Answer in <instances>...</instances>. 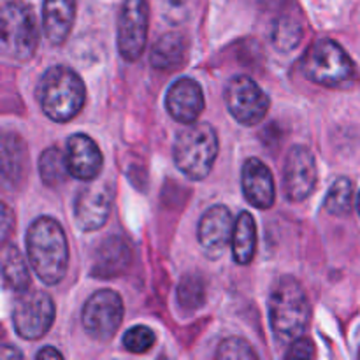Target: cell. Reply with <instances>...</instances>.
<instances>
[{
    "mask_svg": "<svg viewBox=\"0 0 360 360\" xmlns=\"http://www.w3.org/2000/svg\"><path fill=\"white\" fill-rule=\"evenodd\" d=\"M27 257L42 283L56 285L63 280L69 266V245L55 218L41 217L32 221L27 232Z\"/></svg>",
    "mask_w": 360,
    "mask_h": 360,
    "instance_id": "1",
    "label": "cell"
},
{
    "mask_svg": "<svg viewBox=\"0 0 360 360\" xmlns=\"http://www.w3.org/2000/svg\"><path fill=\"white\" fill-rule=\"evenodd\" d=\"M37 101L42 112L58 123L70 122L83 109L86 88L83 79L65 65H53L37 84Z\"/></svg>",
    "mask_w": 360,
    "mask_h": 360,
    "instance_id": "2",
    "label": "cell"
},
{
    "mask_svg": "<svg viewBox=\"0 0 360 360\" xmlns=\"http://www.w3.org/2000/svg\"><path fill=\"white\" fill-rule=\"evenodd\" d=\"M269 319L274 340L288 345L302 338L309 323V301L304 288L295 278L278 281L269 297Z\"/></svg>",
    "mask_w": 360,
    "mask_h": 360,
    "instance_id": "3",
    "label": "cell"
},
{
    "mask_svg": "<svg viewBox=\"0 0 360 360\" xmlns=\"http://www.w3.org/2000/svg\"><path fill=\"white\" fill-rule=\"evenodd\" d=\"M39 44V27L34 9L21 0H9L2 7L0 51L11 63H25L34 56Z\"/></svg>",
    "mask_w": 360,
    "mask_h": 360,
    "instance_id": "4",
    "label": "cell"
},
{
    "mask_svg": "<svg viewBox=\"0 0 360 360\" xmlns=\"http://www.w3.org/2000/svg\"><path fill=\"white\" fill-rule=\"evenodd\" d=\"M176 167L193 181L206 178L218 157V136L207 123H190L176 136L172 150Z\"/></svg>",
    "mask_w": 360,
    "mask_h": 360,
    "instance_id": "5",
    "label": "cell"
},
{
    "mask_svg": "<svg viewBox=\"0 0 360 360\" xmlns=\"http://www.w3.org/2000/svg\"><path fill=\"white\" fill-rule=\"evenodd\" d=\"M302 72L309 81L326 88L350 86L357 79L354 60L333 39L313 42L302 58Z\"/></svg>",
    "mask_w": 360,
    "mask_h": 360,
    "instance_id": "6",
    "label": "cell"
},
{
    "mask_svg": "<svg viewBox=\"0 0 360 360\" xmlns=\"http://www.w3.org/2000/svg\"><path fill=\"white\" fill-rule=\"evenodd\" d=\"M55 320L53 299L42 290H27L20 294L13 311V326L23 340H41L51 329Z\"/></svg>",
    "mask_w": 360,
    "mask_h": 360,
    "instance_id": "7",
    "label": "cell"
},
{
    "mask_svg": "<svg viewBox=\"0 0 360 360\" xmlns=\"http://www.w3.org/2000/svg\"><path fill=\"white\" fill-rule=\"evenodd\" d=\"M81 322L90 338L97 341L111 340L123 322V301L115 290L95 292L84 302Z\"/></svg>",
    "mask_w": 360,
    "mask_h": 360,
    "instance_id": "8",
    "label": "cell"
},
{
    "mask_svg": "<svg viewBox=\"0 0 360 360\" xmlns=\"http://www.w3.org/2000/svg\"><path fill=\"white\" fill-rule=\"evenodd\" d=\"M225 104L231 115L246 127L260 123L269 111V97L250 76H234L229 81Z\"/></svg>",
    "mask_w": 360,
    "mask_h": 360,
    "instance_id": "9",
    "label": "cell"
},
{
    "mask_svg": "<svg viewBox=\"0 0 360 360\" xmlns=\"http://www.w3.org/2000/svg\"><path fill=\"white\" fill-rule=\"evenodd\" d=\"M150 23L148 0H123L118 16V49L129 62H136L144 53Z\"/></svg>",
    "mask_w": 360,
    "mask_h": 360,
    "instance_id": "10",
    "label": "cell"
},
{
    "mask_svg": "<svg viewBox=\"0 0 360 360\" xmlns=\"http://www.w3.org/2000/svg\"><path fill=\"white\" fill-rule=\"evenodd\" d=\"M319 169L309 148L297 144L287 155L283 169V192L290 202H302L316 188Z\"/></svg>",
    "mask_w": 360,
    "mask_h": 360,
    "instance_id": "11",
    "label": "cell"
},
{
    "mask_svg": "<svg viewBox=\"0 0 360 360\" xmlns=\"http://www.w3.org/2000/svg\"><path fill=\"white\" fill-rule=\"evenodd\" d=\"M234 218L229 207L213 206L202 214L197 227L200 248L210 259H220L234 234Z\"/></svg>",
    "mask_w": 360,
    "mask_h": 360,
    "instance_id": "12",
    "label": "cell"
},
{
    "mask_svg": "<svg viewBox=\"0 0 360 360\" xmlns=\"http://www.w3.org/2000/svg\"><path fill=\"white\" fill-rule=\"evenodd\" d=\"M112 192L108 185H90L79 190L74 202V220L79 231L91 232L104 227L111 213Z\"/></svg>",
    "mask_w": 360,
    "mask_h": 360,
    "instance_id": "13",
    "label": "cell"
},
{
    "mask_svg": "<svg viewBox=\"0 0 360 360\" xmlns=\"http://www.w3.org/2000/svg\"><path fill=\"white\" fill-rule=\"evenodd\" d=\"M165 108L176 122L185 125L195 123L204 109L202 88L192 77L176 79L165 95Z\"/></svg>",
    "mask_w": 360,
    "mask_h": 360,
    "instance_id": "14",
    "label": "cell"
},
{
    "mask_svg": "<svg viewBox=\"0 0 360 360\" xmlns=\"http://www.w3.org/2000/svg\"><path fill=\"white\" fill-rule=\"evenodd\" d=\"M67 160L70 176L79 181H94L102 171L104 157L97 143L86 134H74L67 139Z\"/></svg>",
    "mask_w": 360,
    "mask_h": 360,
    "instance_id": "15",
    "label": "cell"
},
{
    "mask_svg": "<svg viewBox=\"0 0 360 360\" xmlns=\"http://www.w3.org/2000/svg\"><path fill=\"white\" fill-rule=\"evenodd\" d=\"M241 176L246 200L259 210H269L276 199L271 169L260 158H248L243 165Z\"/></svg>",
    "mask_w": 360,
    "mask_h": 360,
    "instance_id": "16",
    "label": "cell"
},
{
    "mask_svg": "<svg viewBox=\"0 0 360 360\" xmlns=\"http://www.w3.org/2000/svg\"><path fill=\"white\" fill-rule=\"evenodd\" d=\"M130 262H132V252L125 239L111 236L98 245L94 257L91 274L102 280L118 278L129 269Z\"/></svg>",
    "mask_w": 360,
    "mask_h": 360,
    "instance_id": "17",
    "label": "cell"
},
{
    "mask_svg": "<svg viewBox=\"0 0 360 360\" xmlns=\"http://www.w3.org/2000/svg\"><path fill=\"white\" fill-rule=\"evenodd\" d=\"M76 20V0H44L42 28L51 44H63Z\"/></svg>",
    "mask_w": 360,
    "mask_h": 360,
    "instance_id": "18",
    "label": "cell"
},
{
    "mask_svg": "<svg viewBox=\"0 0 360 360\" xmlns=\"http://www.w3.org/2000/svg\"><path fill=\"white\" fill-rule=\"evenodd\" d=\"M28 153L18 134L7 132L2 137V179L6 188H14L25 179Z\"/></svg>",
    "mask_w": 360,
    "mask_h": 360,
    "instance_id": "19",
    "label": "cell"
},
{
    "mask_svg": "<svg viewBox=\"0 0 360 360\" xmlns=\"http://www.w3.org/2000/svg\"><path fill=\"white\" fill-rule=\"evenodd\" d=\"M186 60V41L181 34H164L151 49V65L160 70H176Z\"/></svg>",
    "mask_w": 360,
    "mask_h": 360,
    "instance_id": "20",
    "label": "cell"
},
{
    "mask_svg": "<svg viewBox=\"0 0 360 360\" xmlns=\"http://www.w3.org/2000/svg\"><path fill=\"white\" fill-rule=\"evenodd\" d=\"M257 252V225L248 211L239 213L232 234V255L241 266L252 264Z\"/></svg>",
    "mask_w": 360,
    "mask_h": 360,
    "instance_id": "21",
    "label": "cell"
},
{
    "mask_svg": "<svg viewBox=\"0 0 360 360\" xmlns=\"http://www.w3.org/2000/svg\"><path fill=\"white\" fill-rule=\"evenodd\" d=\"M2 276L4 285L16 294H23L30 287V271L25 257L16 245H9L2 253Z\"/></svg>",
    "mask_w": 360,
    "mask_h": 360,
    "instance_id": "22",
    "label": "cell"
},
{
    "mask_svg": "<svg viewBox=\"0 0 360 360\" xmlns=\"http://www.w3.org/2000/svg\"><path fill=\"white\" fill-rule=\"evenodd\" d=\"M39 174H41L44 185L51 186V188L63 185L70 176L67 153H63L60 148H48L39 158Z\"/></svg>",
    "mask_w": 360,
    "mask_h": 360,
    "instance_id": "23",
    "label": "cell"
},
{
    "mask_svg": "<svg viewBox=\"0 0 360 360\" xmlns=\"http://www.w3.org/2000/svg\"><path fill=\"white\" fill-rule=\"evenodd\" d=\"M354 183L348 178H338L329 188L323 207L333 217H347L354 207Z\"/></svg>",
    "mask_w": 360,
    "mask_h": 360,
    "instance_id": "24",
    "label": "cell"
},
{
    "mask_svg": "<svg viewBox=\"0 0 360 360\" xmlns=\"http://www.w3.org/2000/svg\"><path fill=\"white\" fill-rule=\"evenodd\" d=\"M206 301V285L199 274H186L178 287V302L185 309H197Z\"/></svg>",
    "mask_w": 360,
    "mask_h": 360,
    "instance_id": "25",
    "label": "cell"
},
{
    "mask_svg": "<svg viewBox=\"0 0 360 360\" xmlns=\"http://www.w3.org/2000/svg\"><path fill=\"white\" fill-rule=\"evenodd\" d=\"M302 39V28L294 18H281L273 30V42L281 51H290L297 48Z\"/></svg>",
    "mask_w": 360,
    "mask_h": 360,
    "instance_id": "26",
    "label": "cell"
},
{
    "mask_svg": "<svg viewBox=\"0 0 360 360\" xmlns=\"http://www.w3.org/2000/svg\"><path fill=\"white\" fill-rule=\"evenodd\" d=\"M155 345V333L146 326L130 327L123 336V348L130 354H144Z\"/></svg>",
    "mask_w": 360,
    "mask_h": 360,
    "instance_id": "27",
    "label": "cell"
},
{
    "mask_svg": "<svg viewBox=\"0 0 360 360\" xmlns=\"http://www.w3.org/2000/svg\"><path fill=\"white\" fill-rule=\"evenodd\" d=\"M214 357L221 360H252L259 359V355L253 350L252 345L243 340V338H229V340L221 341Z\"/></svg>",
    "mask_w": 360,
    "mask_h": 360,
    "instance_id": "28",
    "label": "cell"
},
{
    "mask_svg": "<svg viewBox=\"0 0 360 360\" xmlns=\"http://www.w3.org/2000/svg\"><path fill=\"white\" fill-rule=\"evenodd\" d=\"M158 2H160L162 14L171 23L178 25L188 16L190 0H158Z\"/></svg>",
    "mask_w": 360,
    "mask_h": 360,
    "instance_id": "29",
    "label": "cell"
},
{
    "mask_svg": "<svg viewBox=\"0 0 360 360\" xmlns=\"http://www.w3.org/2000/svg\"><path fill=\"white\" fill-rule=\"evenodd\" d=\"M287 359H311L315 357V347L306 338H299V340L292 341L288 352L285 354Z\"/></svg>",
    "mask_w": 360,
    "mask_h": 360,
    "instance_id": "30",
    "label": "cell"
},
{
    "mask_svg": "<svg viewBox=\"0 0 360 360\" xmlns=\"http://www.w3.org/2000/svg\"><path fill=\"white\" fill-rule=\"evenodd\" d=\"M11 224H13V220H11L9 207H7L6 204H2V238H4V241H6L7 236H9V225Z\"/></svg>",
    "mask_w": 360,
    "mask_h": 360,
    "instance_id": "31",
    "label": "cell"
},
{
    "mask_svg": "<svg viewBox=\"0 0 360 360\" xmlns=\"http://www.w3.org/2000/svg\"><path fill=\"white\" fill-rule=\"evenodd\" d=\"M35 357H37L39 360H46V359H58V360H62L63 359V355L60 354L58 350H56V348H53V347H46L44 350H41L39 352L37 355H35Z\"/></svg>",
    "mask_w": 360,
    "mask_h": 360,
    "instance_id": "32",
    "label": "cell"
},
{
    "mask_svg": "<svg viewBox=\"0 0 360 360\" xmlns=\"http://www.w3.org/2000/svg\"><path fill=\"white\" fill-rule=\"evenodd\" d=\"M0 357L2 359H21L23 357V355L20 354V352L16 350V348H13V347H9V345H6V347L2 348V354H0Z\"/></svg>",
    "mask_w": 360,
    "mask_h": 360,
    "instance_id": "33",
    "label": "cell"
},
{
    "mask_svg": "<svg viewBox=\"0 0 360 360\" xmlns=\"http://www.w3.org/2000/svg\"><path fill=\"white\" fill-rule=\"evenodd\" d=\"M357 206H359V213H360V193H359V204H357Z\"/></svg>",
    "mask_w": 360,
    "mask_h": 360,
    "instance_id": "34",
    "label": "cell"
},
{
    "mask_svg": "<svg viewBox=\"0 0 360 360\" xmlns=\"http://www.w3.org/2000/svg\"><path fill=\"white\" fill-rule=\"evenodd\" d=\"M359 359H360V350H359Z\"/></svg>",
    "mask_w": 360,
    "mask_h": 360,
    "instance_id": "35",
    "label": "cell"
}]
</instances>
